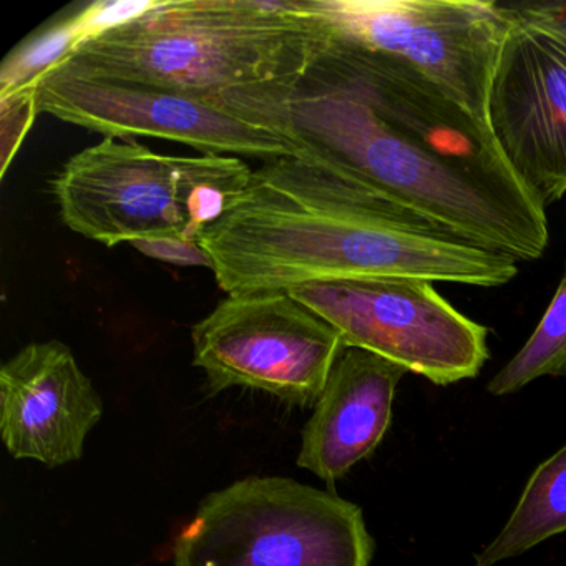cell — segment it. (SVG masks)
I'll use <instances>...</instances> for the list:
<instances>
[{"instance_id":"cell-1","label":"cell","mask_w":566,"mask_h":566,"mask_svg":"<svg viewBox=\"0 0 566 566\" xmlns=\"http://www.w3.org/2000/svg\"><path fill=\"white\" fill-rule=\"evenodd\" d=\"M220 101L290 142L297 157L363 178L457 240L516 261L548 248L545 208L492 130L396 59L333 31L303 74Z\"/></svg>"},{"instance_id":"cell-2","label":"cell","mask_w":566,"mask_h":566,"mask_svg":"<svg viewBox=\"0 0 566 566\" xmlns=\"http://www.w3.org/2000/svg\"><path fill=\"white\" fill-rule=\"evenodd\" d=\"M198 244L228 294L336 277L499 287L518 274L515 258L457 240L363 178L303 157L253 170Z\"/></svg>"},{"instance_id":"cell-3","label":"cell","mask_w":566,"mask_h":566,"mask_svg":"<svg viewBox=\"0 0 566 566\" xmlns=\"http://www.w3.org/2000/svg\"><path fill=\"white\" fill-rule=\"evenodd\" d=\"M331 38L314 0H174L98 35L59 67L220 101L303 74Z\"/></svg>"},{"instance_id":"cell-4","label":"cell","mask_w":566,"mask_h":566,"mask_svg":"<svg viewBox=\"0 0 566 566\" xmlns=\"http://www.w3.org/2000/svg\"><path fill=\"white\" fill-rule=\"evenodd\" d=\"M363 510L286 476L210 493L174 543V566H369Z\"/></svg>"},{"instance_id":"cell-5","label":"cell","mask_w":566,"mask_h":566,"mask_svg":"<svg viewBox=\"0 0 566 566\" xmlns=\"http://www.w3.org/2000/svg\"><path fill=\"white\" fill-rule=\"evenodd\" d=\"M287 293L359 347L437 386L475 379L490 359L489 327L453 307L433 283L409 277H336Z\"/></svg>"},{"instance_id":"cell-6","label":"cell","mask_w":566,"mask_h":566,"mask_svg":"<svg viewBox=\"0 0 566 566\" xmlns=\"http://www.w3.org/2000/svg\"><path fill=\"white\" fill-rule=\"evenodd\" d=\"M314 2L337 35L409 65L489 127L490 87L510 6L492 0Z\"/></svg>"},{"instance_id":"cell-7","label":"cell","mask_w":566,"mask_h":566,"mask_svg":"<svg viewBox=\"0 0 566 566\" xmlns=\"http://www.w3.org/2000/svg\"><path fill=\"white\" fill-rule=\"evenodd\" d=\"M211 394L247 387L314 407L344 350L340 334L286 290L228 294L191 329Z\"/></svg>"},{"instance_id":"cell-8","label":"cell","mask_w":566,"mask_h":566,"mask_svg":"<svg viewBox=\"0 0 566 566\" xmlns=\"http://www.w3.org/2000/svg\"><path fill=\"white\" fill-rule=\"evenodd\" d=\"M489 127L543 208L566 195V11L516 6L496 61Z\"/></svg>"},{"instance_id":"cell-9","label":"cell","mask_w":566,"mask_h":566,"mask_svg":"<svg viewBox=\"0 0 566 566\" xmlns=\"http://www.w3.org/2000/svg\"><path fill=\"white\" fill-rule=\"evenodd\" d=\"M213 155L171 157L137 140L104 138L52 180L65 227L105 247L191 238L190 207Z\"/></svg>"},{"instance_id":"cell-10","label":"cell","mask_w":566,"mask_h":566,"mask_svg":"<svg viewBox=\"0 0 566 566\" xmlns=\"http://www.w3.org/2000/svg\"><path fill=\"white\" fill-rule=\"evenodd\" d=\"M41 112L105 138H161L201 155L297 157L280 135L238 117L223 102L138 82L111 81L57 67L38 88Z\"/></svg>"},{"instance_id":"cell-11","label":"cell","mask_w":566,"mask_h":566,"mask_svg":"<svg viewBox=\"0 0 566 566\" xmlns=\"http://www.w3.org/2000/svg\"><path fill=\"white\" fill-rule=\"evenodd\" d=\"M102 416V397L59 340L29 344L0 369V437L14 459L77 462Z\"/></svg>"},{"instance_id":"cell-12","label":"cell","mask_w":566,"mask_h":566,"mask_svg":"<svg viewBox=\"0 0 566 566\" xmlns=\"http://www.w3.org/2000/svg\"><path fill=\"white\" fill-rule=\"evenodd\" d=\"M409 370L359 347H344L303 429L297 465L326 483L343 479L382 442L397 386Z\"/></svg>"},{"instance_id":"cell-13","label":"cell","mask_w":566,"mask_h":566,"mask_svg":"<svg viewBox=\"0 0 566 566\" xmlns=\"http://www.w3.org/2000/svg\"><path fill=\"white\" fill-rule=\"evenodd\" d=\"M155 0L94 2L77 14L55 22L52 28L25 39L6 57L0 69V94L38 88L42 77L74 57L87 42L155 8Z\"/></svg>"},{"instance_id":"cell-14","label":"cell","mask_w":566,"mask_h":566,"mask_svg":"<svg viewBox=\"0 0 566 566\" xmlns=\"http://www.w3.org/2000/svg\"><path fill=\"white\" fill-rule=\"evenodd\" d=\"M566 532V443L536 467L505 526L473 566H495Z\"/></svg>"},{"instance_id":"cell-15","label":"cell","mask_w":566,"mask_h":566,"mask_svg":"<svg viewBox=\"0 0 566 566\" xmlns=\"http://www.w3.org/2000/svg\"><path fill=\"white\" fill-rule=\"evenodd\" d=\"M539 377L566 379V264L562 281L522 349L486 384L492 396L520 392Z\"/></svg>"},{"instance_id":"cell-16","label":"cell","mask_w":566,"mask_h":566,"mask_svg":"<svg viewBox=\"0 0 566 566\" xmlns=\"http://www.w3.org/2000/svg\"><path fill=\"white\" fill-rule=\"evenodd\" d=\"M39 88V87H38ZM38 88H21V91L0 94V124H2V168L0 177L8 175L9 165L14 160L41 112Z\"/></svg>"},{"instance_id":"cell-17","label":"cell","mask_w":566,"mask_h":566,"mask_svg":"<svg viewBox=\"0 0 566 566\" xmlns=\"http://www.w3.org/2000/svg\"><path fill=\"white\" fill-rule=\"evenodd\" d=\"M132 247L147 256L175 264V266H205L210 270V260L198 241H188L184 238H158V240L137 241Z\"/></svg>"}]
</instances>
